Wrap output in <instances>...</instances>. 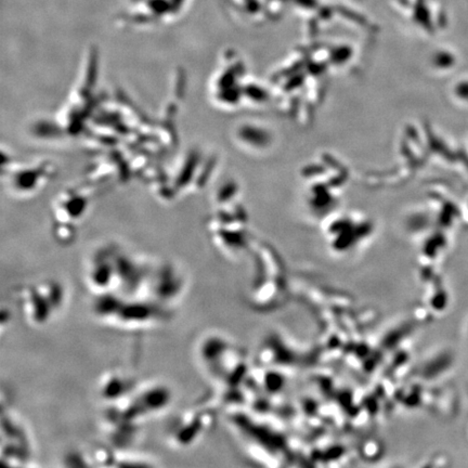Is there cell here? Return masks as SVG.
I'll list each match as a JSON object with an SVG mask.
<instances>
[{"label": "cell", "instance_id": "obj_1", "mask_svg": "<svg viewBox=\"0 0 468 468\" xmlns=\"http://www.w3.org/2000/svg\"><path fill=\"white\" fill-rule=\"evenodd\" d=\"M93 312L103 323L129 331L155 326L168 315L167 308L151 300L120 294L97 296Z\"/></svg>", "mask_w": 468, "mask_h": 468}, {"label": "cell", "instance_id": "obj_2", "mask_svg": "<svg viewBox=\"0 0 468 468\" xmlns=\"http://www.w3.org/2000/svg\"><path fill=\"white\" fill-rule=\"evenodd\" d=\"M65 301L64 287L54 280H42L21 292L22 313L33 326H44L59 315Z\"/></svg>", "mask_w": 468, "mask_h": 468}, {"label": "cell", "instance_id": "obj_5", "mask_svg": "<svg viewBox=\"0 0 468 468\" xmlns=\"http://www.w3.org/2000/svg\"><path fill=\"white\" fill-rule=\"evenodd\" d=\"M99 389L103 400H106L108 405L112 406L130 395L136 389V385L132 377L121 372L114 371L103 376L100 382Z\"/></svg>", "mask_w": 468, "mask_h": 468}, {"label": "cell", "instance_id": "obj_4", "mask_svg": "<svg viewBox=\"0 0 468 468\" xmlns=\"http://www.w3.org/2000/svg\"><path fill=\"white\" fill-rule=\"evenodd\" d=\"M200 416V409L188 410L179 416L175 424L172 423L170 432L172 444L179 447L190 446L200 439V433L202 432Z\"/></svg>", "mask_w": 468, "mask_h": 468}, {"label": "cell", "instance_id": "obj_3", "mask_svg": "<svg viewBox=\"0 0 468 468\" xmlns=\"http://www.w3.org/2000/svg\"><path fill=\"white\" fill-rule=\"evenodd\" d=\"M1 460L10 466L27 465V461L33 458V442L26 427L17 416L8 410L2 411L1 425Z\"/></svg>", "mask_w": 468, "mask_h": 468}]
</instances>
